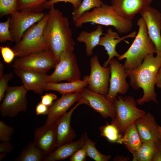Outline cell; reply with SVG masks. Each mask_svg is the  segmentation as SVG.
<instances>
[{"label":"cell","instance_id":"obj_10","mask_svg":"<svg viewBox=\"0 0 161 161\" xmlns=\"http://www.w3.org/2000/svg\"><path fill=\"white\" fill-rule=\"evenodd\" d=\"M46 13L30 10H18L10 15V29L13 42L21 39L25 32L40 21Z\"/></svg>","mask_w":161,"mask_h":161},{"label":"cell","instance_id":"obj_45","mask_svg":"<svg viewBox=\"0 0 161 161\" xmlns=\"http://www.w3.org/2000/svg\"><path fill=\"white\" fill-rule=\"evenodd\" d=\"M156 142L157 147L161 154V140H159Z\"/></svg>","mask_w":161,"mask_h":161},{"label":"cell","instance_id":"obj_33","mask_svg":"<svg viewBox=\"0 0 161 161\" xmlns=\"http://www.w3.org/2000/svg\"><path fill=\"white\" fill-rule=\"evenodd\" d=\"M10 17L5 21L0 22V41L4 43L7 41L13 42L10 29Z\"/></svg>","mask_w":161,"mask_h":161},{"label":"cell","instance_id":"obj_32","mask_svg":"<svg viewBox=\"0 0 161 161\" xmlns=\"http://www.w3.org/2000/svg\"><path fill=\"white\" fill-rule=\"evenodd\" d=\"M18 0H0V17L11 15L18 10Z\"/></svg>","mask_w":161,"mask_h":161},{"label":"cell","instance_id":"obj_43","mask_svg":"<svg viewBox=\"0 0 161 161\" xmlns=\"http://www.w3.org/2000/svg\"><path fill=\"white\" fill-rule=\"evenodd\" d=\"M152 161H161V154L158 148L154 155Z\"/></svg>","mask_w":161,"mask_h":161},{"label":"cell","instance_id":"obj_4","mask_svg":"<svg viewBox=\"0 0 161 161\" xmlns=\"http://www.w3.org/2000/svg\"><path fill=\"white\" fill-rule=\"evenodd\" d=\"M139 29L133 43L118 60L125 59L123 65L126 69H134L140 65L148 55L157 53L156 47L150 38L145 21L142 17L137 22Z\"/></svg>","mask_w":161,"mask_h":161},{"label":"cell","instance_id":"obj_14","mask_svg":"<svg viewBox=\"0 0 161 161\" xmlns=\"http://www.w3.org/2000/svg\"><path fill=\"white\" fill-rule=\"evenodd\" d=\"M82 104L89 105L87 100L83 97L74 106L54 123L56 137V148L73 141L75 137L76 134L70 125L71 118L75 110L78 106Z\"/></svg>","mask_w":161,"mask_h":161},{"label":"cell","instance_id":"obj_24","mask_svg":"<svg viewBox=\"0 0 161 161\" xmlns=\"http://www.w3.org/2000/svg\"><path fill=\"white\" fill-rule=\"evenodd\" d=\"M88 85L87 80H83L63 83H47L46 90H53L58 92L62 95L81 92Z\"/></svg>","mask_w":161,"mask_h":161},{"label":"cell","instance_id":"obj_27","mask_svg":"<svg viewBox=\"0 0 161 161\" xmlns=\"http://www.w3.org/2000/svg\"><path fill=\"white\" fill-rule=\"evenodd\" d=\"M47 156L33 142L29 143L24 148L16 161H44Z\"/></svg>","mask_w":161,"mask_h":161},{"label":"cell","instance_id":"obj_39","mask_svg":"<svg viewBox=\"0 0 161 161\" xmlns=\"http://www.w3.org/2000/svg\"><path fill=\"white\" fill-rule=\"evenodd\" d=\"M57 98V95L52 93H46L41 96V102L43 104L49 107H50L53 104V101Z\"/></svg>","mask_w":161,"mask_h":161},{"label":"cell","instance_id":"obj_31","mask_svg":"<svg viewBox=\"0 0 161 161\" xmlns=\"http://www.w3.org/2000/svg\"><path fill=\"white\" fill-rule=\"evenodd\" d=\"M49 0H18V10H30L43 12L46 4Z\"/></svg>","mask_w":161,"mask_h":161},{"label":"cell","instance_id":"obj_20","mask_svg":"<svg viewBox=\"0 0 161 161\" xmlns=\"http://www.w3.org/2000/svg\"><path fill=\"white\" fill-rule=\"evenodd\" d=\"M134 123L142 143L156 142L159 140L156 121L150 112L137 120Z\"/></svg>","mask_w":161,"mask_h":161},{"label":"cell","instance_id":"obj_26","mask_svg":"<svg viewBox=\"0 0 161 161\" xmlns=\"http://www.w3.org/2000/svg\"><path fill=\"white\" fill-rule=\"evenodd\" d=\"M157 148L156 142L149 141L143 143L137 150L129 151L133 156V161H152Z\"/></svg>","mask_w":161,"mask_h":161},{"label":"cell","instance_id":"obj_15","mask_svg":"<svg viewBox=\"0 0 161 161\" xmlns=\"http://www.w3.org/2000/svg\"><path fill=\"white\" fill-rule=\"evenodd\" d=\"M80 92L82 97L88 101V106L103 117L112 119L115 117L116 112L114 103L109 100L106 95L94 92L86 88Z\"/></svg>","mask_w":161,"mask_h":161},{"label":"cell","instance_id":"obj_23","mask_svg":"<svg viewBox=\"0 0 161 161\" xmlns=\"http://www.w3.org/2000/svg\"><path fill=\"white\" fill-rule=\"evenodd\" d=\"M102 26L97 25L96 29L90 32L82 31L79 34L76 40L79 42L84 43L86 45V52L88 56L93 54V49L98 44L101 36L104 35Z\"/></svg>","mask_w":161,"mask_h":161},{"label":"cell","instance_id":"obj_16","mask_svg":"<svg viewBox=\"0 0 161 161\" xmlns=\"http://www.w3.org/2000/svg\"><path fill=\"white\" fill-rule=\"evenodd\" d=\"M34 143L47 156L57 147L55 124L47 123L37 128L34 131Z\"/></svg>","mask_w":161,"mask_h":161},{"label":"cell","instance_id":"obj_37","mask_svg":"<svg viewBox=\"0 0 161 161\" xmlns=\"http://www.w3.org/2000/svg\"><path fill=\"white\" fill-rule=\"evenodd\" d=\"M86 151L82 147L70 157V161H85L87 157Z\"/></svg>","mask_w":161,"mask_h":161},{"label":"cell","instance_id":"obj_2","mask_svg":"<svg viewBox=\"0 0 161 161\" xmlns=\"http://www.w3.org/2000/svg\"><path fill=\"white\" fill-rule=\"evenodd\" d=\"M161 65V55L153 54L147 55L141 64L131 69H126L130 79V86L134 89L143 90V95L136 101L140 105L150 101L157 103L154 87L157 73Z\"/></svg>","mask_w":161,"mask_h":161},{"label":"cell","instance_id":"obj_6","mask_svg":"<svg viewBox=\"0 0 161 161\" xmlns=\"http://www.w3.org/2000/svg\"><path fill=\"white\" fill-rule=\"evenodd\" d=\"M114 103L116 114L110 123L115 125L121 134L128 126L146 114L137 107L136 100L131 96L123 97L117 95Z\"/></svg>","mask_w":161,"mask_h":161},{"label":"cell","instance_id":"obj_8","mask_svg":"<svg viewBox=\"0 0 161 161\" xmlns=\"http://www.w3.org/2000/svg\"><path fill=\"white\" fill-rule=\"evenodd\" d=\"M81 75L76 56L73 51H64L60 54L59 61L53 72L48 75V83L68 82L80 80Z\"/></svg>","mask_w":161,"mask_h":161},{"label":"cell","instance_id":"obj_13","mask_svg":"<svg viewBox=\"0 0 161 161\" xmlns=\"http://www.w3.org/2000/svg\"><path fill=\"white\" fill-rule=\"evenodd\" d=\"M147 27L148 35L154 44L157 54L161 55V13L157 9L148 6L140 13Z\"/></svg>","mask_w":161,"mask_h":161},{"label":"cell","instance_id":"obj_38","mask_svg":"<svg viewBox=\"0 0 161 161\" xmlns=\"http://www.w3.org/2000/svg\"><path fill=\"white\" fill-rule=\"evenodd\" d=\"M83 0H49L46 4V8L49 9L51 6L60 2H68L71 4L74 9L77 8Z\"/></svg>","mask_w":161,"mask_h":161},{"label":"cell","instance_id":"obj_11","mask_svg":"<svg viewBox=\"0 0 161 161\" xmlns=\"http://www.w3.org/2000/svg\"><path fill=\"white\" fill-rule=\"evenodd\" d=\"M90 63V74L89 75L84 77L88 81V88L94 92L106 95L108 92L109 88L110 67L102 66L97 55L91 58Z\"/></svg>","mask_w":161,"mask_h":161},{"label":"cell","instance_id":"obj_29","mask_svg":"<svg viewBox=\"0 0 161 161\" xmlns=\"http://www.w3.org/2000/svg\"><path fill=\"white\" fill-rule=\"evenodd\" d=\"M101 136L112 143L122 144L123 136L114 125L106 122V124L99 127Z\"/></svg>","mask_w":161,"mask_h":161},{"label":"cell","instance_id":"obj_46","mask_svg":"<svg viewBox=\"0 0 161 161\" xmlns=\"http://www.w3.org/2000/svg\"><path fill=\"white\" fill-rule=\"evenodd\" d=\"M157 129L158 132L159 140H161V126L157 124Z\"/></svg>","mask_w":161,"mask_h":161},{"label":"cell","instance_id":"obj_30","mask_svg":"<svg viewBox=\"0 0 161 161\" xmlns=\"http://www.w3.org/2000/svg\"><path fill=\"white\" fill-rule=\"evenodd\" d=\"M103 3L101 0H83L80 5L74 9L72 12L73 21L74 22L76 21L85 13L91 9L100 7Z\"/></svg>","mask_w":161,"mask_h":161},{"label":"cell","instance_id":"obj_28","mask_svg":"<svg viewBox=\"0 0 161 161\" xmlns=\"http://www.w3.org/2000/svg\"><path fill=\"white\" fill-rule=\"evenodd\" d=\"M85 143L83 146L87 157L95 161H108L111 158L110 155H105L100 152L95 147V143L92 141L88 137L87 134L84 131Z\"/></svg>","mask_w":161,"mask_h":161},{"label":"cell","instance_id":"obj_41","mask_svg":"<svg viewBox=\"0 0 161 161\" xmlns=\"http://www.w3.org/2000/svg\"><path fill=\"white\" fill-rule=\"evenodd\" d=\"M49 108L40 102L36 107L35 112L36 115H47Z\"/></svg>","mask_w":161,"mask_h":161},{"label":"cell","instance_id":"obj_36","mask_svg":"<svg viewBox=\"0 0 161 161\" xmlns=\"http://www.w3.org/2000/svg\"><path fill=\"white\" fill-rule=\"evenodd\" d=\"M0 52L4 61L7 64H10L16 57L13 50L8 46H0Z\"/></svg>","mask_w":161,"mask_h":161},{"label":"cell","instance_id":"obj_44","mask_svg":"<svg viewBox=\"0 0 161 161\" xmlns=\"http://www.w3.org/2000/svg\"><path fill=\"white\" fill-rule=\"evenodd\" d=\"M4 65L1 62H0V77L2 76L4 74Z\"/></svg>","mask_w":161,"mask_h":161},{"label":"cell","instance_id":"obj_42","mask_svg":"<svg viewBox=\"0 0 161 161\" xmlns=\"http://www.w3.org/2000/svg\"><path fill=\"white\" fill-rule=\"evenodd\" d=\"M156 85L157 87L161 89V65L157 73Z\"/></svg>","mask_w":161,"mask_h":161},{"label":"cell","instance_id":"obj_47","mask_svg":"<svg viewBox=\"0 0 161 161\" xmlns=\"http://www.w3.org/2000/svg\"><path fill=\"white\" fill-rule=\"evenodd\" d=\"M7 154L3 153H0V161H1L2 159L4 158L6 155H7Z\"/></svg>","mask_w":161,"mask_h":161},{"label":"cell","instance_id":"obj_9","mask_svg":"<svg viewBox=\"0 0 161 161\" xmlns=\"http://www.w3.org/2000/svg\"><path fill=\"white\" fill-rule=\"evenodd\" d=\"M28 91L24 85L9 86L0 105L1 117H13L21 112H26L27 109L26 95Z\"/></svg>","mask_w":161,"mask_h":161},{"label":"cell","instance_id":"obj_21","mask_svg":"<svg viewBox=\"0 0 161 161\" xmlns=\"http://www.w3.org/2000/svg\"><path fill=\"white\" fill-rule=\"evenodd\" d=\"M136 35V32L134 31L128 35L120 37L117 32L113 31L111 28L108 29L106 33L104 34V36L101 37L98 44V46H102L104 48L109 56L107 60L104 63L103 66L107 67L112 58L114 56L118 58L120 56L116 50V45L118 43L126 38L135 37Z\"/></svg>","mask_w":161,"mask_h":161},{"label":"cell","instance_id":"obj_17","mask_svg":"<svg viewBox=\"0 0 161 161\" xmlns=\"http://www.w3.org/2000/svg\"><path fill=\"white\" fill-rule=\"evenodd\" d=\"M14 72L21 79L23 85L29 90L41 95L46 90L48 75L32 70L14 69Z\"/></svg>","mask_w":161,"mask_h":161},{"label":"cell","instance_id":"obj_40","mask_svg":"<svg viewBox=\"0 0 161 161\" xmlns=\"http://www.w3.org/2000/svg\"><path fill=\"white\" fill-rule=\"evenodd\" d=\"M13 147L9 141H2L0 143V152L7 154L11 153L13 151Z\"/></svg>","mask_w":161,"mask_h":161},{"label":"cell","instance_id":"obj_35","mask_svg":"<svg viewBox=\"0 0 161 161\" xmlns=\"http://www.w3.org/2000/svg\"><path fill=\"white\" fill-rule=\"evenodd\" d=\"M13 75L12 73L4 74L0 77V101L2 100L4 97L5 93L9 88V81L13 78Z\"/></svg>","mask_w":161,"mask_h":161},{"label":"cell","instance_id":"obj_22","mask_svg":"<svg viewBox=\"0 0 161 161\" xmlns=\"http://www.w3.org/2000/svg\"><path fill=\"white\" fill-rule=\"evenodd\" d=\"M85 141L84 134L75 141H72L56 148L47 156L44 161H56L64 160L71 156L82 148Z\"/></svg>","mask_w":161,"mask_h":161},{"label":"cell","instance_id":"obj_19","mask_svg":"<svg viewBox=\"0 0 161 161\" xmlns=\"http://www.w3.org/2000/svg\"><path fill=\"white\" fill-rule=\"evenodd\" d=\"M152 0H111V5L121 17L132 21L136 15L150 5Z\"/></svg>","mask_w":161,"mask_h":161},{"label":"cell","instance_id":"obj_18","mask_svg":"<svg viewBox=\"0 0 161 161\" xmlns=\"http://www.w3.org/2000/svg\"><path fill=\"white\" fill-rule=\"evenodd\" d=\"M81 92L62 95L49 107L46 123L54 124L82 97Z\"/></svg>","mask_w":161,"mask_h":161},{"label":"cell","instance_id":"obj_12","mask_svg":"<svg viewBox=\"0 0 161 161\" xmlns=\"http://www.w3.org/2000/svg\"><path fill=\"white\" fill-rule=\"evenodd\" d=\"M109 64L111 74L109 91L106 97L114 103L118 94L124 95L128 91L129 84L126 80L128 75L123 64L121 65L115 58H112Z\"/></svg>","mask_w":161,"mask_h":161},{"label":"cell","instance_id":"obj_3","mask_svg":"<svg viewBox=\"0 0 161 161\" xmlns=\"http://www.w3.org/2000/svg\"><path fill=\"white\" fill-rule=\"evenodd\" d=\"M87 23H92L101 26H112L120 33L130 32L133 27L132 21L120 16L111 5L103 3L100 7L83 14L74 22L75 26L79 28Z\"/></svg>","mask_w":161,"mask_h":161},{"label":"cell","instance_id":"obj_5","mask_svg":"<svg viewBox=\"0 0 161 161\" xmlns=\"http://www.w3.org/2000/svg\"><path fill=\"white\" fill-rule=\"evenodd\" d=\"M48 18V14L47 13L40 21L25 32L21 40L16 43L12 48L16 57L50 50L43 34Z\"/></svg>","mask_w":161,"mask_h":161},{"label":"cell","instance_id":"obj_1","mask_svg":"<svg viewBox=\"0 0 161 161\" xmlns=\"http://www.w3.org/2000/svg\"><path fill=\"white\" fill-rule=\"evenodd\" d=\"M49 9L43 34L50 50L59 62L61 53L64 51L73 52L75 43L68 18L54 5H51Z\"/></svg>","mask_w":161,"mask_h":161},{"label":"cell","instance_id":"obj_34","mask_svg":"<svg viewBox=\"0 0 161 161\" xmlns=\"http://www.w3.org/2000/svg\"><path fill=\"white\" fill-rule=\"evenodd\" d=\"M14 132V128L0 121V141H9Z\"/></svg>","mask_w":161,"mask_h":161},{"label":"cell","instance_id":"obj_25","mask_svg":"<svg viewBox=\"0 0 161 161\" xmlns=\"http://www.w3.org/2000/svg\"><path fill=\"white\" fill-rule=\"evenodd\" d=\"M123 134L122 144L129 151H135L143 143L134 122L128 126Z\"/></svg>","mask_w":161,"mask_h":161},{"label":"cell","instance_id":"obj_7","mask_svg":"<svg viewBox=\"0 0 161 161\" xmlns=\"http://www.w3.org/2000/svg\"><path fill=\"white\" fill-rule=\"evenodd\" d=\"M58 63L54 53L49 50L17 57L14 60L12 66L14 69L47 73L51 69L55 68Z\"/></svg>","mask_w":161,"mask_h":161}]
</instances>
